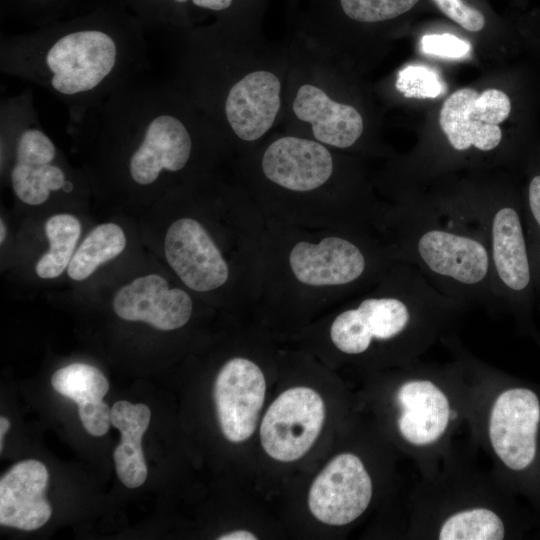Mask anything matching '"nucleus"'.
Masks as SVG:
<instances>
[{"instance_id":"obj_1","label":"nucleus","mask_w":540,"mask_h":540,"mask_svg":"<svg viewBox=\"0 0 540 540\" xmlns=\"http://www.w3.org/2000/svg\"><path fill=\"white\" fill-rule=\"evenodd\" d=\"M145 44L101 27H81L1 43L5 73L38 85L69 108L70 119L142 74Z\"/></svg>"},{"instance_id":"obj_2","label":"nucleus","mask_w":540,"mask_h":540,"mask_svg":"<svg viewBox=\"0 0 540 540\" xmlns=\"http://www.w3.org/2000/svg\"><path fill=\"white\" fill-rule=\"evenodd\" d=\"M395 249L440 293L468 308L496 310L492 265L483 232L436 197H413L394 214Z\"/></svg>"},{"instance_id":"obj_3","label":"nucleus","mask_w":540,"mask_h":540,"mask_svg":"<svg viewBox=\"0 0 540 540\" xmlns=\"http://www.w3.org/2000/svg\"><path fill=\"white\" fill-rule=\"evenodd\" d=\"M468 307L436 290L411 264L399 261L387 290L341 312L330 336L338 350L361 355L374 344H396L414 360L444 335Z\"/></svg>"},{"instance_id":"obj_4","label":"nucleus","mask_w":540,"mask_h":540,"mask_svg":"<svg viewBox=\"0 0 540 540\" xmlns=\"http://www.w3.org/2000/svg\"><path fill=\"white\" fill-rule=\"evenodd\" d=\"M180 86L214 127L255 142L276 124L284 109L287 77L269 62L231 63L216 40L186 43Z\"/></svg>"},{"instance_id":"obj_5","label":"nucleus","mask_w":540,"mask_h":540,"mask_svg":"<svg viewBox=\"0 0 540 540\" xmlns=\"http://www.w3.org/2000/svg\"><path fill=\"white\" fill-rule=\"evenodd\" d=\"M501 382L487 406V444L508 488L528 499L540 523V384Z\"/></svg>"},{"instance_id":"obj_6","label":"nucleus","mask_w":540,"mask_h":540,"mask_svg":"<svg viewBox=\"0 0 540 540\" xmlns=\"http://www.w3.org/2000/svg\"><path fill=\"white\" fill-rule=\"evenodd\" d=\"M485 235L498 302L513 306L531 283L528 244L520 212L512 200L495 189L454 191L436 196Z\"/></svg>"},{"instance_id":"obj_7","label":"nucleus","mask_w":540,"mask_h":540,"mask_svg":"<svg viewBox=\"0 0 540 540\" xmlns=\"http://www.w3.org/2000/svg\"><path fill=\"white\" fill-rule=\"evenodd\" d=\"M1 125L15 138V162L10 180L15 195L25 204L40 205L51 192H72L74 184L55 164L57 148L41 128L27 94L6 100L1 108Z\"/></svg>"},{"instance_id":"obj_8","label":"nucleus","mask_w":540,"mask_h":540,"mask_svg":"<svg viewBox=\"0 0 540 540\" xmlns=\"http://www.w3.org/2000/svg\"><path fill=\"white\" fill-rule=\"evenodd\" d=\"M449 370L417 367L414 361L413 373L395 391L396 429L415 453L438 448L454 427L455 398L443 384Z\"/></svg>"},{"instance_id":"obj_9","label":"nucleus","mask_w":540,"mask_h":540,"mask_svg":"<svg viewBox=\"0 0 540 540\" xmlns=\"http://www.w3.org/2000/svg\"><path fill=\"white\" fill-rule=\"evenodd\" d=\"M287 77L284 107L293 121L307 126L314 140L338 149L355 145L364 132V120L353 105L336 99L327 75L297 70Z\"/></svg>"},{"instance_id":"obj_10","label":"nucleus","mask_w":540,"mask_h":540,"mask_svg":"<svg viewBox=\"0 0 540 540\" xmlns=\"http://www.w3.org/2000/svg\"><path fill=\"white\" fill-rule=\"evenodd\" d=\"M511 108L509 96L501 90L487 89L479 94L475 89L461 88L444 101L439 123L455 152L474 149L489 153L502 142L499 124L509 117Z\"/></svg>"},{"instance_id":"obj_11","label":"nucleus","mask_w":540,"mask_h":540,"mask_svg":"<svg viewBox=\"0 0 540 540\" xmlns=\"http://www.w3.org/2000/svg\"><path fill=\"white\" fill-rule=\"evenodd\" d=\"M325 405L315 390L298 386L282 392L267 409L261 444L271 458L292 462L305 455L320 434Z\"/></svg>"},{"instance_id":"obj_12","label":"nucleus","mask_w":540,"mask_h":540,"mask_svg":"<svg viewBox=\"0 0 540 540\" xmlns=\"http://www.w3.org/2000/svg\"><path fill=\"white\" fill-rule=\"evenodd\" d=\"M373 497V481L361 458L341 453L331 459L313 481L308 506L313 516L331 526L358 519Z\"/></svg>"},{"instance_id":"obj_13","label":"nucleus","mask_w":540,"mask_h":540,"mask_svg":"<svg viewBox=\"0 0 540 540\" xmlns=\"http://www.w3.org/2000/svg\"><path fill=\"white\" fill-rule=\"evenodd\" d=\"M266 381L261 369L245 358H233L219 371L214 399L223 435L231 442L250 438L263 406Z\"/></svg>"},{"instance_id":"obj_14","label":"nucleus","mask_w":540,"mask_h":540,"mask_svg":"<svg viewBox=\"0 0 540 540\" xmlns=\"http://www.w3.org/2000/svg\"><path fill=\"white\" fill-rule=\"evenodd\" d=\"M164 250L167 262L190 289L207 292L224 285L229 276L221 252L196 220L181 218L167 230Z\"/></svg>"},{"instance_id":"obj_15","label":"nucleus","mask_w":540,"mask_h":540,"mask_svg":"<svg viewBox=\"0 0 540 540\" xmlns=\"http://www.w3.org/2000/svg\"><path fill=\"white\" fill-rule=\"evenodd\" d=\"M261 169L269 181L282 188L308 192L331 178L334 161L326 145L311 138L284 135L268 145Z\"/></svg>"},{"instance_id":"obj_16","label":"nucleus","mask_w":540,"mask_h":540,"mask_svg":"<svg viewBox=\"0 0 540 540\" xmlns=\"http://www.w3.org/2000/svg\"><path fill=\"white\" fill-rule=\"evenodd\" d=\"M192 300L182 289H170L166 279L149 274L123 286L115 295L113 309L122 319L142 321L169 331L184 326L192 314Z\"/></svg>"},{"instance_id":"obj_17","label":"nucleus","mask_w":540,"mask_h":540,"mask_svg":"<svg viewBox=\"0 0 540 540\" xmlns=\"http://www.w3.org/2000/svg\"><path fill=\"white\" fill-rule=\"evenodd\" d=\"M290 267L295 277L312 286L349 285L368 271L367 253L349 239L327 237L318 244L299 242L291 250Z\"/></svg>"},{"instance_id":"obj_18","label":"nucleus","mask_w":540,"mask_h":540,"mask_svg":"<svg viewBox=\"0 0 540 540\" xmlns=\"http://www.w3.org/2000/svg\"><path fill=\"white\" fill-rule=\"evenodd\" d=\"M48 471L37 460L15 464L0 480V523L31 531L43 526L52 509L45 498Z\"/></svg>"},{"instance_id":"obj_19","label":"nucleus","mask_w":540,"mask_h":540,"mask_svg":"<svg viewBox=\"0 0 540 540\" xmlns=\"http://www.w3.org/2000/svg\"><path fill=\"white\" fill-rule=\"evenodd\" d=\"M421 0H312L302 26L321 40L344 25L377 26L407 15Z\"/></svg>"},{"instance_id":"obj_20","label":"nucleus","mask_w":540,"mask_h":540,"mask_svg":"<svg viewBox=\"0 0 540 540\" xmlns=\"http://www.w3.org/2000/svg\"><path fill=\"white\" fill-rule=\"evenodd\" d=\"M537 518L513 510L505 512L487 504H465L443 515L434 528L439 540H502L521 537Z\"/></svg>"},{"instance_id":"obj_21","label":"nucleus","mask_w":540,"mask_h":540,"mask_svg":"<svg viewBox=\"0 0 540 540\" xmlns=\"http://www.w3.org/2000/svg\"><path fill=\"white\" fill-rule=\"evenodd\" d=\"M52 387L78 405V414L85 430L93 436L108 432L111 408L103 401L109 384L103 373L85 363H72L54 372Z\"/></svg>"},{"instance_id":"obj_22","label":"nucleus","mask_w":540,"mask_h":540,"mask_svg":"<svg viewBox=\"0 0 540 540\" xmlns=\"http://www.w3.org/2000/svg\"><path fill=\"white\" fill-rule=\"evenodd\" d=\"M150 418L149 407L142 403L120 400L111 408V424L121 432V441L113 454L115 469L121 482L128 488L141 486L147 478L141 440Z\"/></svg>"},{"instance_id":"obj_23","label":"nucleus","mask_w":540,"mask_h":540,"mask_svg":"<svg viewBox=\"0 0 540 540\" xmlns=\"http://www.w3.org/2000/svg\"><path fill=\"white\" fill-rule=\"evenodd\" d=\"M125 246L126 237L119 225H98L74 253L67 267L68 276L75 281L87 279L100 265L121 254Z\"/></svg>"},{"instance_id":"obj_24","label":"nucleus","mask_w":540,"mask_h":540,"mask_svg":"<svg viewBox=\"0 0 540 540\" xmlns=\"http://www.w3.org/2000/svg\"><path fill=\"white\" fill-rule=\"evenodd\" d=\"M45 234L50 248L39 259L35 270L40 278L52 279L68 267L81 234V224L70 214H56L46 221Z\"/></svg>"},{"instance_id":"obj_25","label":"nucleus","mask_w":540,"mask_h":540,"mask_svg":"<svg viewBox=\"0 0 540 540\" xmlns=\"http://www.w3.org/2000/svg\"><path fill=\"white\" fill-rule=\"evenodd\" d=\"M396 88L407 98H436L446 91L438 71L425 65L412 64L398 73Z\"/></svg>"},{"instance_id":"obj_26","label":"nucleus","mask_w":540,"mask_h":540,"mask_svg":"<svg viewBox=\"0 0 540 540\" xmlns=\"http://www.w3.org/2000/svg\"><path fill=\"white\" fill-rule=\"evenodd\" d=\"M450 20L470 32H479L487 24V16L480 7L467 0H431Z\"/></svg>"},{"instance_id":"obj_27","label":"nucleus","mask_w":540,"mask_h":540,"mask_svg":"<svg viewBox=\"0 0 540 540\" xmlns=\"http://www.w3.org/2000/svg\"><path fill=\"white\" fill-rule=\"evenodd\" d=\"M420 47L425 54L451 59L464 58L471 51L468 41L450 33L426 34L421 38Z\"/></svg>"},{"instance_id":"obj_28","label":"nucleus","mask_w":540,"mask_h":540,"mask_svg":"<svg viewBox=\"0 0 540 540\" xmlns=\"http://www.w3.org/2000/svg\"><path fill=\"white\" fill-rule=\"evenodd\" d=\"M527 204L529 214L540 232V173L534 175L528 183Z\"/></svg>"},{"instance_id":"obj_29","label":"nucleus","mask_w":540,"mask_h":540,"mask_svg":"<svg viewBox=\"0 0 540 540\" xmlns=\"http://www.w3.org/2000/svg\"><path fill=\"white\" fill-rule=\"evenodd\" d=\"M219 540H255L257 537L247 530H235L218 537Z\"/></svg>"},{"instance_id":"obj_30","label":"nucleus","mask_w":540,"mask_h":540,"mask_svg":"<svg viewBox=\"0 0 540 540\" xmlns=\"http://www.w3.org/2000/svg\"><path fill=\"white\" fill-rule=\"evenodd\" d=\"M9 428H10L9 420L5 418L4 416H1L0 417V451L3 450V441H4L3 438Z\"/></svg>"},{"instance_id":"obj_31","label":"nucleus","mask_w":540,"mask_h":540,"mask_svg":"<svg viewBox=\"0 0 540 540\" xmlns=\"http://www.w3.org/2000/svg\"><path fill=\"white\" fill-rule=\"evenodd\" d=\"M172 4L178 5V6H189L191 5V0H170Z\"/></svg>"},{"instance_id":"obj_32","label":"nucleus","mask_w":540,"mask_h":540,"mask_svg":"<svg viewBox=\"0 0 540 540\" xmlns=\"http://www.w3.org/2000/svg\"><path fill=\"white\" fill-rule=\"evenodd\" d=\"M0 232H1L0 241L1 243H3L6 238V227L4 225L3 220H1V223H0Z\"/></svg>"},{"instance_id":"obj_33","label":"nucleus","mask_w":540,"mask_h":540,"mask_svg":"<svg viewBox=\"0 0 540 540\" xmlns=\"http://www.w3.org/2000/svg\"><path fill=\"white\" fill-rule=\"evenodd\" d=\"M290 4L294 5L296 4L297 0H289Z\"/></svg>"}]
</instances>
